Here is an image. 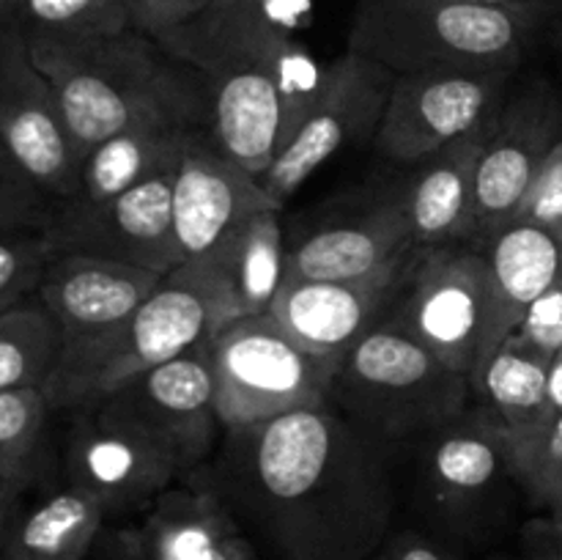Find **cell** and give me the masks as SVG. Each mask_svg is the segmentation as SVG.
Wrapping results in <instances>:
<instances>
[{"label": "cell", "instance_id": "d590c367", "mask_svg": "<svg viewBox=\"0 0 562 560\" xmlns=\"http://www.w3.org/2000/svg\"><path fill=\"white\" fill-rule=\"evenodd\" d=\"M212 0H132L130 25L148 33L151 38H159L176 27L187 25Z\"/></svg>", "mask_w": 562, "mask_h": 560}, {"label": "cell", "instance_id": "8fae6325", "mask_svg": "<svg viewBox=\"0 0 562 560\" xmlns=\"http://www.w3.org/2000/svg\"><path fill=\"white\" fill-rule=\"evenodd\" d=\"M206 344L137 373L97 404L162 450L184 478L217 453L225 434Z\"/></svg>", "mask_w": 562, "mask_h": 560}, {"label": "cell", "instance_id": "e0dca14e", "mask_svg": "<svg viewBox=\"0 0 562 560\" xmlns=\"http://www.w3.org/2000/svg\"><path fill=\"white\" fill-rule=\"evenodd\" d=\"M0 141L53 201L77 192L80 154L66 132L53 86L14 22H0Z\"/></svg>", "mask_w": 562, "mask_h": 560}, {"label": "cell", "instance_id": "8992f818", "mask_svg": "<svg viewBox=\"0 0 562 560\" xmlns=\"http://www.w3.org/2000/svg\"><path fill=\"white\" fill-rule=\"evenodd\" d=\"M329 406L362 434L406 453L472 406L470 377L390 324H379L340 357Z\"/></svg>", "mask_w": 562, "mask_h": 560}, {"label": "cell", "instance_id": "1f68e13d", "mask_svg": "<svg viewBox=\"0 0 562 560\" xmlns=\"http://www.w3.org/2000/svg\"><path fill=\"white\" fill-rule=\"evenodd\" d=\"M49 258L38 231H0V313L36 296Z\"/></svg>", "mask_w": 562, "mask_h": 560}, {"label": "cell", "instance_id": "f1b7e54d", "mask_svg": "<svg viewBox=\"0 0 562 560\" xmlns=\"http://www.w3.org/2000/svg\"><path fill=\"white\" fill-rule=\"evenodd\" d=\"M132 0H20L11 22L27 47H75L130 25Z\"/></svg>", "mask_w": 562, "mask_h": 560}, {"label": "cell", "instance_id": "bcb514c9", "mask_svg": "<svg viewBox=\"0 0 562 560\" xmlns=\"http://www.w3.org/2000/svg\"><path fill=\"white\" fill-rule=\"evenodd\" d=\"M368 560H387V555H384V547H382V549H379V552H376V555H373V558H368Z\"/></svg>", "mask_w": 562, "mask_h": 560}, {"label": "cell", "instance_id": "ee69618b", "mask_svg": "<svg viewBox=\"0 0 562 560\" xmlns=\"http://www.w3.org/2000/svg\"><path fill=\"white\" fill-rule=\"evenodd\" d=\"M16 3H20V0H5V11H9V16H11V14H14Z\"/></svg>", "mask_w": 562, "mask_h": 560}, {"label": "cell", "instance_id": "5b68a950", "mask_svg": "<svg viewBox=\"0 0 562 560\" xmlns=\"http://www.w3.org/2000/svg\"><path fill=\"white\" fill-rule=\"evenodd\" d=\"M549 22L461 0H357L349 49L393 75L519 71Z\"/></svg>", "mask_w": 562, "mask_h": 560}, {"label": "cell", "instance_id": "484cf974", "mask_svg": "<svg viewBox=\"0 0 562 560\" xmlns=\"http://www.w3.org/2000/svg\"><path fill=\"white\" fill-rule=\"evenodd\" d=\"M552 360L508 335L497 351L470 377L472 406L505 437H521L549 417Z\"/></svg>", "mask_w": 562, "mask_h": 560}, {"label": "cell", "instance_id": "7402d4cb", "mask_svg": "<svg viewBox=\"0 0 562 560\" xmlns=\"http://www.w3.org/2000/svg\"><path fill=\"white\" fill-rule=\"evenodd\" d=\"M477 245L486 253L488 307L472 373L516 333L532 302L562 272V236L543 225L510 220Z\"/></svg>", "mask_w": 562, "mask_h": 560}, {"label": "cell", "instance_id": "3957f363", "mask_svg": "<svg viewBox=\"0 0 562 560\" xmlns=\"http://www.w3.org/2000/svg\"><path fill=\"white\" fill-rule=\"evenodd\" d=\"M27 49L53 86L80 163L99 143L146 119L206 126L201 77L137 27L75 47Z\"/></svg>", "mask_w": 562, "mask_h": 560}, {"label": "cell", "instance_id": "d4e9b609", "mask_svg": "<svg viewBox=\"0 0 562 560\" xmlns=\"http://www.w3.org/2000/svg\"><path fill=\"white\" fill-rule=\"evenodd\" d=\"M203 126L176 119H146L99 143L80 163L77 192L64 203L91 206L121 195L159 173H173L192 132Z\"/></svg>", "mask_w": 562, "mask_h": 560}, {"label": "cell", "instance_id": "7dc6e473", "mask_svg": "<svg viewBox=\"0 0 562 560\" xmlns=\"http://www.w3.org/2000/svg\"><path fill=\"white\" fill-rule=\"evenodd\" d=\"M536 527H538V525H536ZM538 530H541V527H538ZM554 541H558V538H554ZM560 544H562V541H560Z\"/></svg>", "mask_w": 562, "mask_h": 560}, {"label": "cell", "instance_id": "d6986e66", "mask_svg": "<svg viewBox=\"0 0 562 560\" xmlns=\"http://www.w3.org/2000/svg\"><path fill=\"white\" fill-rule=\"evenodd\" d=\"M283 212L261 176L220 152L203 130L192 132L173 170V239L179 267L261 212Z\"/></svg>", "mask_w": 562, "mask_h": 560}, {"label": "cell", "instance_id": "30bf717a", "mask_svg": "<svg viewBox=\"0 0 562 560\" xmlns=\"http://www.w3.org/2000/svg\"><path fill=\"white\" fill-rule=\"evenodd\" d=\"M393 80V71L349 47L324 66L300 126L261 176V184L278 206H283L340 148L373 143Z\"/></svg>", "mask_w": 562, "mask_h": 560}, {"label": "cell", "instance_id": "5bb4252c", "mask_svg": "<svg viewBox=\"0 0 562 560\" xmlns=\"http://www.w3.org/2000/svg\"><path fill=\"white\" fill-rule=\"evenodd\" d=\"M64 439V483L82 489L102 505L108 522L130 519L162 492L184 481V472L143 434L102 406L69 412Z\"/></svg>", "mask_w": 562, "mask_h": 560}, {"label": "cell", "instance_id": "cb8c5ba5", "mask_svg": "<svg viewBox=\"0 0 562 560\" xmlns=\"http://www.w3.org/2000/svg\"><path fill=\"white\" fill-rule=\"evenodd\" d=\"M289 242L280 225V212H261L245 220L209 253L198 256L212 283L225 296L231 322L269 313L285 280Z\"/></svg>", "mask_w": 562, "mask_h": 560}, {"label": "cell", "instance_id": "60d3db41", "mask_svg": "<svg viewBox=\"0 0 562 560\" xmlns=\"http://www.w3.org/2000/svg\"><path fill=\"white\" fill-rule=\"evenodd\" d=\"M562 412V351H558L549 368V415Z\"/></svg>", "mask_w": 562, "mask_h": 560}, {"label": "cell", "instance_id": "9a60e30c", "mask_svg": "<svg viewBox=\"0 0 562 560\" xmlns=\"http://www.w3.org/2000/svg\"><path fill=\"white\" fill-rule=\"evenodd\" d=\"M88 560H263L201 483L179 481L130 519L104 522Z\"/></svg>", "mask_w": 562, "mask_h": 560}, {"label": "cell", "instance_id": "836d02e7", "mask_svg": "<svg viewBox=\"0 0 562 560\" xmlns=\"http://www.w3.org/2000/svg\"><path fill=\"white\" fill-rule=\"evenodd\" d=\"M514 220L543 225V228L562 236V141L549 154L547 165L538 173L536 184L530 187Z\"/></svg>", "mask_w": 562, "mask_h": 560}, {"label": "cell", "instance_id": "44dd1931", "mask_svg": "<svg viewBox=\"0 0 562 560\" xmlns=\"http://www.w3.org/2000/svg\"><path fill=\"white\" fill-rule=\"evenodd\" d=\"M401 280L346 283L285 275L269 313L302 349L340 362L357 340L384 322Z\"/></svg>", "mask_w": 562, "mask_h": 560}, {"label": "cell", "instance_id": "ba28073f", "mask_svg": "<svg viewBox=\"0 0 562 560\" xmlns=\"http://www.w3.org/2000/svg\"><path fill=\"white\" fill-rule=\"evenodd\" d=\"M206 349L225 428L329 404L338 360L302 349L272 313L225 324L209 338Z\"/></svg>", "mask_w": 562, "mask_h": 560}, {"label": "cell", "instance_id": "7bdbcfd3", "mask_svg": "<svg viewBox=\"0 0 562 560\" xmlns=\"http://www.w3.org/2000/svg\"><path fill=\"white\" fill-rule=\"evenodd\" d=\"M552 42H554V49H558L562 58V14L552 22Z\"/></svg>", "mask_w": 562, "mask_h": 560}, {"label": "cell", "instance_id": "ffe728a7", "mask_svg": "<svg viewBox=\"0 0 562 560\" xmlns=\"http://www.w3.org/2000/svg\"><path fill=\"white\" fill-rule=\"evenodd\" d=\"M165 275L108 258L58 253L44 269L36 296L53 313L64 346L97 338L130 318Z\"/></svg>", "mask_w": 562, "mask_h": 560}, {"label": "cell", "instance_id": "d6a6232c", "mask_svg": "<svg viewBox=\"0 0 562 560\" xmlns=\"http://www.w3.org/2000/svg\"><path fill=\"white\" fill-rule=\"evenodd\" d=\"M55 201L0 141V231H38L53 214Z\"/></svg>", "mask_w": 562, "mask_h": 560}, {"label": "cell", "instance_id": "6da1fadb", "mask_svg": "<svg viewBox=\"0 0 562 560\" xmlns=\"http://www.w3.org/2000/svg\"><path fill=\"white\" fill-rule=\"evenodd\" d=\"M187 478L217 494L263 560H368L393 536L398 453L329 404L225 428Z\"/></svg>", "mask_w": 562, "mask_h": 560}, {"label": "cell", "instance_id": "83f0119b", "mask_svg": "<svg viewBox=\"0 0 562 560\" xmlns=\"http://www.w3.org/2000/svg\"><path fill=\"white\" fill-rule=\"evenodd\" d=\"M60 346L58 322L38 296L0 313V393L44 390Z\"/></svg>", "mask_w": 562, "mask_h": 560}, {"label": "cell", "instance_id": "603a6c76", "mask_svg": "<svg viewBox=\"0 0 562 560\" xmlns=\"http://www.w3.org/2000/svg\"><path fill=\"white\" fill-rule=\"evenodd\" d=\"M488 124L409 165V176L393 187L420 247L475 242V168Z\"/></svg>", "mask_w": 562, "mask_h": 560}, {"label": "cell", "instance_id": "277c9868", "mask_svg": "<svg viewBox=\"0 0 562 560\" xmlns=\"http://www.w3.org/2000/svg\"><path fill=\"white\" fill-rule=\"evenodd\" d=\"M231 324L228 305L198 258L165 275L159 289L121 324L97 338L60 346L58 362L44 384L53 412L97 406L124 382L184 351L203 346Z\"/></svg>", "mask_w": 562, "mask_h": 560}, {"label": "cell", "instance_id": "7a4b0ae2", "mask_svg": "<svg viewBox=\"0 0 562 560\" xmlns=\"http://www.w3.org/2000/svg\"><path fill=\"white\" fill-rule=\"evenodd\" d=\"M302 25L283 0H212L157 38L201 77L209 141L256 176L283 152L322 80L296 42Z\"/></svg>", "mask_w": 562, "mask_h": 560}, {"label": "cell", "instance_id": "7c38bea8", "mask_svg": "<svg viewBox=\"0 0 562 560\" xmlns=\"http://www.w3.org/2000/svg\"><path fill=\"white\" fill-rule=\"evenodd\" d=\"M516 71H420L395 75L373 148L398 165H417L486 126L503 108Z\"/></svg>", "mask_w": 562, "mask_h": 560}, {"label": "cell", "instance_id": "2e32d148", "mask_svg": "<svg viewBox=\"0 0 562 560\" xmlns=\"http://www.w3.org/2000/svg\"><path fill=\"white\" fill-rule=\"evenodd\" d=\"M42 236L53 256L82 253L170 275L179 267L173 239V173H159L91 206L55 201Z\"/></svg>", "mask_w": 562, "mask_h": 560}, {"label": "cell", "instance_id": "f6af8a7d", "mask_svg": "<svg viewBox=\"0 0 562 560\" xmlns=\"http://www.w3.org/2000/svg\"><path fill=\"white\" fill-rule=\"evenodd\" d=\"M0 22H9V14H5V0H0Z\"/></svg>", "mask_w": 562, "mask_h": 560}, {"label": "cell", "instance_id": "ab89813d", "mask_svg": "<svg viewBox=\"0 0 562 560\" xmlns=\"http://www.w3.org/2000/svg\"><path fill=\"white\" fill-rule=\"evenodd\" d=\"M530 538H532L530 552L519 560H562V544L554 541L552 536H547V533L538 530V527L532 525Z\"/></svg>", "mask_w": 562, "mask_h": 560}, {"label": "cell", "instance_id": "9c48e42d", "mask_svg": "<svg viewBox=\"0 0 562 560\" xmlns=\"http://www.w3.org/2000/svg\"><path fill=\"white\" fill-rule=\"evenodd\" d=\"M486 307L488 267L477 242L420 247L382 324L401 329L470 377L481 351Z\"/></svg>", "mask_w": 562, "mask_h": 560}, {"label": "cell", "instance_id": "74e56055", "mask_svg": "<svg viewBox=\"0 0 562 560\" xmlns=\"http://www.w3.org/2000/svg\"><path fill=\"white\" fill-rule=\"evenodd\" d=\"M27 489L16 486V483L0 481V560H3L5 547H9V538L14 533L16 522H20L25 503H22V494Z\"/></svg>", "mask_w": 562, "mask_h": 560}, {"label": "cell", "instance_id": "8d00e7d4", "mask_svg": "<svg viewBox=\"0 0 562 560\" xmlns=\"http://www.w3.org/2000/svg\"><path fill=\"white\" fill-rule=\"evenodd\" d=\"M384 555L387 560H464L459 555V547L437 533H423V530H393V536L384 544Z\"/></svg>", "mask_w": 562, "mask_h": 560}, {"label": "cell", "instance_id": "ac0fdd59", "mask_svg": "<svg viewBox=\"0 0 562 560\" xmlns=\"http://www.w3.org/2000/svg\"><path fill=\"white\" fill-rule=\"evenodd\" d=\"M420 253L395 192L324 220L285 250V275L346 283H395Z\"/></svg>", "mask_w": 562, "mask_h": 560}, {"label": "cell", "instance_id": "f546056e", "mask_svg": "<svg viewBox=\"0 0 562 560\" xmlns=\"http://www.w3.org/2000/svg\"><path fill=\"white\" fill-rule=\"evenodd\" d=\"M49 410L42 390L0 393V481L31 489L42 472Z\"/></svg>", "mask_w": 562, "mask_h": 560}, {"label": "cell", "instance_id": "52a82bcc", "mask_svg": "<svg viewBox=\"0 0 562 560\" xmlns=\"http://www.w3.org/2000/svg\"><path fill=\"white\" fill-rule=\"evenodd\" d=\"M406 453L415 503L439 538L481 547L508 519L510 494L519 489L508 439L475 406Z\"/></svg>", "mask_w": 562, "mask_h": 560}, {"label": "cell", "instance_id": "b9f144b4", "mask_svg": "<svg viewBox=\"0 0 562 560\" xmlns=\"http://www.w3.org/2000/svg\"><path fill=\"white\" fill-rule=\"evenodd\" d=\"M547 514L549 516L543 522H538V527H541L547 536H552V538H558V541H562V500L558 505H554V508H549Z\"/></svg>", "mask_w": 562, "mask_h": 560}, {"label": "cell", "instance_id": "e575fe53", "mask_svg": "<svg viewBox=\"0 0 562 560\" xmlns=\"http://www.w3.org/2000/svg\"><path fill=\"white\" fill-rule=\"evenodd\" d=\"M514 335H519L527 346L547 355L549 360H554V355L562 351V272L532 302Z\"/></svg>", "mask_w": 562, "mask_h": 560}, {"label": "cell", "instance_id": "4316f807", "mask_svg": "<svg viewBox=\"0 0 562 560\" xmlns=\"http://www.w3.org/2000/svg\"><path fill=\"white\" fill-rule=\"evenodd\" d=\"M104 522L97 500L64 483L22 511L3 560H88Z\"/></svg>", "mask_w": 562, "mask_h": 560}, {"label": "cell", "instance_id": "f35d334b", "mask_svg": "<svg viewBox=\"0 0 562 560\" xmlns=\"http://www.w3.org/2000/svg\"><path fill=\"white\" fill-rule=\"evenodd\" d=\"M461 3H481V5H499V9H514L521 14L538 16V20L549 22L562 14V0H461Z\"/></svg>", "mask_w": 562, "mask_h": 560}, {"label": "cell", "instance_id": "4dcf8cb0", "mask_svg": "<svg viewBox=\"0 0 562 560\" xmlns=\"http://www.w3.org/2000/svg\"><path fill=\"white\" fill-rule=\"evenodd\" d=\"M508 450L521 494L536 508H554L562 500V412L521 437H510Z\"/></svg>", "mask_w": 562, "mask_h": 560}, {"label": "cell", "instance_id": "4fadbf2b", "mask_svg": "<svg viewBox=\"0 0 562 560\" xmlns=\"http://www.w3.org/2000/svg\"><path fill=\"white\" fill-rule=\"evenodd\" d=\"M562 141V99L547 80L505 97L483 135L475 168V242L508 225Z\"/></svg>", "mask_w": 562, "mask_h": 560}]
</instances>
